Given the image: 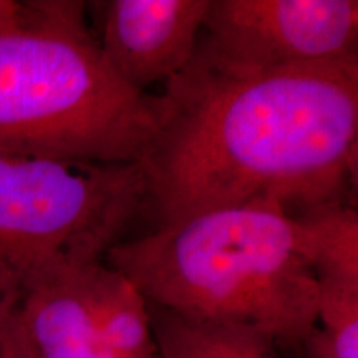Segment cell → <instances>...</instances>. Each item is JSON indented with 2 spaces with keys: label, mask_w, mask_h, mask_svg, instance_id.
Here are the masks:
<instances>
[{
  "label": "cell",
  "mask_w": 358,
  "mask_h": 358,
  "mask_svg": "<svg viewBox=\"0 0 358 358\" xmlns=\"http://www.w3.org/2000/svg\"><path fill=\"white\" fill-rule=\"evenodd\" d=\"M159 100L138 163L158 227L252 201L292 216L343 201L357 169L358 58L256 71L196 47Z\"/></svg>",
  "instance_id": "cell-1"
},
{
  "label": "cell",
  "mask_w": 358,
  "mask_h": 358,
  "mask_svg": "<svg viewBox=\"0 0 358 358\" xmlns=\"http://www.w3.org/2000/svg\"><path fill=\"white\" fill-rule=\"evenodd\" d=\"M105 262L148 306L237 325L306 347L319 325V284L299 221L280 204L211 209L111 245Z\"/></svg>",
  "instance_id": "cell-2"
},
{
  "label": "cell",
  "mask_w": 358,
  "mask_h": 358,
  "mask_svg": "<svg viewBox=\"0 0 358 358\" xmlns=\"http://www.w3.org/2000/svg\"><path fill=\"white\" fill-rule=\"evenodd\" d=\"M0 32V155L85 164H138L161 100L123 82L87 27V3L25 2Z\"/></svg>",
  "instance_id": "cell-3"
},
{
  "label": "cell",
  "mask_w": 358,
  "mask_h": 358,
  "mask_svg": "<svg viewBox=\"0 0 358 358\" xmlns=\"http://www.w3.org/2000/svg\"><path fill=\"white\" fill-rule=\"evenodd\" d=\"M143 201L138 164L0 155V292L20 295L22 285L57 259H105Z\"/></svg>",
  "instance_id": "cell-4"
},
{
  "label": "cell",
  "mask_w": 358,
  "mask_h": 358,
  "mask_svg": "<svg viewBox=\"0 0 358 358\" xmlns=\"http://www.w3.org/2000/svg\"><path fill=\"white\" fill-rule=\"evenodd\" d=\"M357 0H211L198 48L239 70H280L353 60Z\"/></svg>",
  "instance_id": "cell-5"
},
{
  "label": "cell",
  "mask_w": 358,
  "mask_h": 358,
  "mask_svg": "<svg viewBox=\"0 0 358 358\" xmlns=\"http://www.w3.org/2000/svg\"><path fill=\"white\" fill-rule=\"evenodd\" d=\"M211 0H108L101 3L100 50L129 87L151 83L186 69L203 34Z\"/></svg>",
  "instance_id": "cell-6"
},
{
  "label": "cell",
  "mask_w": 358,
  "mask_h": 358,
  "mask_svg": "<svg viewBox=\"0 0 358 358\" xmlns=\"http://www.w3.org/2000/svg\"><path fill=\"white\" fill-rule=\"evenodd\" d=\"M96 259H57L22 285V319L40 358H118L103 343L90 306L85 267Z\"/></svg>",
  "instance_id": "cell-7"
},
{
  "label": "cell",
  "mask_w": 358,
  "mask_h": 358,
  "mask_svg": "<svg viewBox=\"0 0 358 358\" xmlns=\"http://www.w3.org/2000/svg\"><path fill=\"white\" fill-rule=\"evenodd\" d=\"M93 317L106 348L118 358H156L153 327L145 297L123 274L96 259L85 267Z\"/></svg>",
  "instance_id": "cell-8"
},
{
  "label": "cell",
  "mask_w": 358,
  "mask_h": 358,
  "mask_svg": "<svg viewBox=\"0 0 358 358\" xmlns=\"http://www.w3.org/2000/svg\"><path fill=\"white\" fill-rule=\"evenodd\" d=\"M161 358H275L274 343L245 327L211 324L148 306Z\"/></svg>",
  "instance_id": "cell-9"
},
{
  "label": "cell",
  "mask_w": 358,
  "mask_h": 358,
  "mask_svg": "<svg viewBox=\"0 0 358 358\" xmlns=\"http://www.w3.org/2000/svg\"><path fill=\"white\" fill-rule=\"evenodd\" d=\"M317 284L358 289V214L338 201L294 216Z\"/></svg>",
  "instance_id": "cell-10"
},
{
  "label": "cell",
  "mask_w": 358,
  "mask_h": 358,
  "mask_svg": "<svg viewBox=\"0 0 358 358\" xmlns=\"http://www.w3.org/2000/svg\"><path fill=\"white\" fill-rule=\"evenodd\" d=\"M19 299L0 292V358H40L22 319Z\"/></svg>",
  "instance_id": "cell-11"
},
{
  "label": "cell",
  "mask_w": 358,
  "mask_h": 358,
  "mask_svg": "<svg viewBox=\"0 0 358 358\" xmlns=\"http://www.w3.org/2000/svg\"><path fill=\"white\" fill-rule=\"evenodd\" d=\"M25 6L22 2H13V0H0V32L10 29L19 24L22 15H24Z\"/></svg>",
  "instance_id": "cell-12"
}]
</instances>
